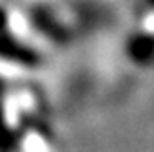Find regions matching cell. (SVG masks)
Wrapping results in <instances>:
<instances>
[{
	"instance_id": "obj_1",
	"label": "cell",
	"mask_w": 154,
	"mask_h": 152,
	"mask_svg": "<svg viewBox=\"0 0 154 152\" xmlns=\"http://www.w3.org/2000/svg\"><path fill=\"white\" fill-rule=\"evenodd\" d=\"M17 143L22 147L24 152H53L57 147L51 130L44 125L42 119L26 125L17 134Z\"/></svg>"
}]
</instances>
